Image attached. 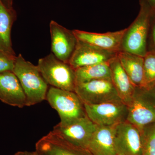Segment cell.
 Here are the masks:
<instances>
[{
  "instance_id": "e0dca14e",
  "label": "cell",
  "mask_w": 155,
  "mask_h": 155,
  "mask_svg": "<svg viewBox=\"0 0 155 155\" xmlns=\"http://www.w3.org/2000/svg\"><path fill=\"white\" fill-rule=\"evenodd\" d=\"M117 56L122 68L135 87H143V57L121 51Z\"/></svg>"
},
{
  "instance_id": "44dd1931",
  "label": "cell",
  "mask_w": 155,
  "mask_h": 155,
  "mask_svg": "<svg viewBox=\"0 0 155 155\" xmlns=\"http://www.w3.org/2000/svg\"><path fill=\"white\" fill-rule=\"evenodd\" d=\"M141 132L142 155H155V123L143 127Z\"/></svg>"
},
{
  "instance_id": "4fadbf2b",
  "label": "cell",
  "mask_w": 155,
  "mask_h": 155,
  "mask_svg": "<svg viewBox=\"0 0 155 155\" xmlns=\"http://www.w3.org/2000/svg\"><path fill=\"white\" fill-rule=\"evenodd\" d=\"M0 101L9 105L20 108L26 106L25 93L13 72L0 73Z\"/></svg>"
},
{
  "instance_id": "52a82bcc",
  "label": "cell",
  "mask_w": 155,
  "mask_h": 155,
  "mask_svg": "<svg viewBox=\"0 0 155 155\" xmlns=\"http://www.w3.org/2000/svg\"><path fill=\"white\" fill-rule=\"evenodd\" d=\"M75 92L83 104H86L122 101L111 79H99L76 84Z\"/></svg>"
},
{
  "instance_id": "4316f807",
  "label": "cell",
  "mask_w": 155,
  "mask_h": 155,
  "mask_svg": "<svg viewBox=\"0 0 155 155\" xmlns=\"http://www.w3.org/2000/svg\"><path fill=\"white\" fill-rule=\"evenodd\" d=\"M116 155H125L123 154L120 153H117V154Z\"/></svg>"
},
{
  "instance_id": "ffe728a7",
  "label": "cell",
  "mask_w": 155,
  "mask_h": 155,
  "mask_svg": "<svg viewBox=\"0 0 155 155\" xmlns=\"http://www.w3.org/2000/svg\"><path fill=\"white\" fill-rule=\"evenodd\" d=\"M155 86V51L147 52L143 57V87Z\"/></svg>"
},
{
  "instance_id": "9c48e42d",
  "label": "cell",
  "mask_w": 155,
  "mask_h": 155,
  "mask_svg": "<svg viewBox=\"0 0 155 155\" xmlns=\"http://www.w3.org/2000/svg\"><path fill=\"white\" fill-rule=\"evenodd\" d=\"M50 31L52 53L59 60L69 63L78 42L73 31L69 30L54 20L50 22Z\"/></svg>"
},
{
  "instance_id": "277c9868",
  "label": "cell",
  "mask_w": 155,
  "mask_h": 155,
  "mask_svg": "<svg viewBox=\"0 0 155 155\" xmlns=\"http://www.w3.org/2000/svg\"><path fill=\"white\" fill-rule=\"evenodd\" d=\"M127 106V121L140 130L147 125L155 123V86L149 88L135 87Z\"/></svg>"
},
{
  "instance_id": "3957f363",
  "label": "cell",
  "mask_w": 155,
  "mask_h": 155,
  "mask_svg": "<svg viewBox=\"0 0 155 155\" xmlns=\"http://www.w3.org/2000/svg\"><path fill=\"white\" fill-rule=\"evenodd\" d=\"M37 67L48 84L64 90L75 92V69L58 59L52 53L41 58Z\"/></svg>"
},
{
  "instance_id": "8fae6325",
  "label": "cell",
  "mask_w": 155,
  "mask_h": 155,
  "mask_svg": "<svg viewBox=\"0 0 155 155\" xmlns=\"http://www.w3.org/2000/svg\"><path fill=\"white\" fill-rule=\"evenodd\" d=\"M118 53L102 49L78 40L75 51L68 64L75 69L95 64L108 63L116 57Z\"/></svg>"
},
{
  "instance_id": "f1b7e54d",
  "label": "cell",
  "mask_w": 155,
  "mask_h": 155,
  "mask_svg": "<svg viewBox=\"0 0 155 155\" xmlns=\"http://www.w3.org/2000/svg\"><path fill=\"white\" fill-rule=\"evenodd\" d=\"M17 155H22V154L20 153V154H17Z\"/></svg>"
},
{
  "instance_id": "cb8c5ba5",
  "label": "cell",
  "mask_w": 155,
  "mask_h": 155,
  "mask_svg": "<svg viewBox=\"0 0 155 155\" xmlns=\"http://www.w3.org/2000/svg\"><path fill=\"white\" fill-rule=\"evenodd\" d=\"M151 7L155 8V0H147Z\"/></svg>"
},
{
  "instance_id": "d4e9b609",
  "label": "cell",
  "mask_w": 155,
  "mask_h": 155,
  "mask_svg": "<svg viewBox=\"0 0 155 155\" xmlns=\"http://www.w3.org/2000/svg\"><path fill=\"white\" fill-rule=\"evenodd\" d=\"M153 37L154 43L155 45V23L154 26L153 28Z\"/></svg>"
},
{
  "instance_id": "6da1fadb",
  "label": "cell",
  "mask_w": 155,
  "mask_h": 155,
  "mask_svg": "<svg viewBox=\"0 0 155 155\" xmlns=\"http://www.w3.org/2000/svg\"><path fill=\"white\" fill-rule=\"evenodd\" d=\"M13 72L25 93L26 106L34 105L46 100L48 84L37 66L26 61L21 54H19L16 56Z\"/></svg>"
},
{
  "instance_id": "5bb4252c",
  "label": "cell",
  "mask_w": 155,
  "mask_h": 155,
  "mask_svg": "<svg viewBox=\"0 0 155 155\" xmlns=\"http://www.w3.org/2000/svg\"><path fill=\"white\" fill-rule=\"evenodd\" d=\"M37 150L40 155H85L88 151L69 143L53 131L38 143Z\"/></svg>"
},
{
  "instance_id": "9a60e30c",
  "label": "cell",
  "mask_w": 155,
  "mask_h": 155,
  "mask_svg": "<svg viewBox=\"0 0 155 155\" xmlns=\"http://www.w3.org/2000/svg\"><path fill=\"white\" fill-rule=\"evenodd\" d=\"M116 126L97 125L87 149L93 155H116L117 153L115 140Z\"/></svg>"
},
{
  "instance_id": "d6986e66",
  "label": "cell",
  "mask_w": 155,
  "mask_h": 155,
  "mask_svg": "<svg viewBox=\"0 0 155 155\" xmlns=\"http://www.w3.org/2000/svg\"><path fill=\"white\" fill-rule=\"evenodd\" d=\"M109 63L95 64L75 69L76 84L99 79H111Z\"/></svg>"
},
{
  "instance_id": "5b68a950",
  "label": "cell",
  "mask_w": 155,
  "mask_h": 155,
  "mask_svg": "<svg viewBox=\"0 0 155 155\" xmlns=\"http://www.w3.org/2000/svg\"><path fill=\"white\" fill-rule=\"evenodd\" d=\"M150 8L144 1L140 2V11L135 20L126 29L121 51L143 57L145 55L147 52V35L151 11Z\"/></svg>"
},
{
  "instance_id": "2e32d148",
  "label": "cell",
  "mask_w": 155,
  "mask_h": 155,
  "mask_svg": "<svg viewBox=\"0 0 155 155\" xmlns=\"http://www.w3.org/2000/svg\"><path fill=\"white\" fill-rule=\"evenodd\" d=\"M109 65L112 83L120 99L127 105L132 97L135 87L122 68L117 55L110 61Z\"/></svg>"
},
{
  "instance_id": "7c38bea8",
  "label": "cell",
  "mask_w": 155,
  "mask_h": 155,
  "mask_svg": "<svg viewBox=\"0 0 155 155\" xmlns=\"http://www.w3.org/2000/svg\"><path fill=\"white\" fill-rule=\"evenodd\" d=\"M126 29L127 28L106 33H95L79 30L72 31L78 40L102 49L118 53L121 51L123 37Z\"/></svg>"
},
{
  "instance_id": "7a4b0ae2",
  "label": "cell",
  "mask_w": 155,
  "mask_h": 155,
  "mask_svg": "<svg viewBox=\"0 0 155 155\" xmlns=\"http://www.w3.org/2000/svg\"><path fill=\"white\" fill-rule=\"evenodd\" d=\"M46 100L58 112L60 125H69L87 116L84 104L75 92L51 86L48 89Z\"/></svg>"
},
{
  "instance_id": "484cf974",
  "label": "cell",
  "mask_w": 155,
  "mask_h": 155,
  "mask_svg": "<svg viewBox=\"0 0 155 155\" xmlns=\"http://www.w3.org/2000/svg\"><path fill=\"white\" fill-rule=\"evenodd\" d=\"M31 155H40L38 153H31Z\"/></svg>"
},
{
  "instance_id": "ba28073f",
  "label": "cell",
  "mask_w": 155,
  "mask_h": 155,
  "mask_svg": "<svg viewBox=\"0 0 155 155\" xmlns=\"http://www.w3.org/2000/svg\"><path fill=\"white\" fill-rule=\"evenodd\" d=\"M97 125L87 116L78 119L69 125H63L58 123L52 131L73 145L87 149L89 142Z\"/></svg>"
},
{
  "instance_id": "7402d4cb",
  "label": "cell",
  "mask_w": 155,
  "mask_h": 155,
  "mask_svg": "<svg viewBox=\"0 0 155 155\" xmlns=\"http://www.w3.org/2000/svg\"><path fill=\"white\" fill-rule=\"evenodd\" d=\"M16 56L0 49V73L13 72Z\"/></svg>"
},
{
  "instance_id": "ac0fdd59",
  "label": "cell",
  "mask_w": 155,
  "mask_h": 155,
  "mask_svg": "<svg viewBox=\"0 0 155 155\" xmlns=\"http://www.w3.org/2000/svg\"><path fill=\"white\" fill-rule=\"evenodd\" d=\"M16 16L13 10H10L0 0V49L13 55H16L12 47L11 31Z\"/></svg>"
},
{
  "instance_id": "83f0119b",
  "label": "cell",
  "mask_w": 155,
  "mask_h": 155,
  "mask_svg": "<svg viewBox=\"0 0 155 155\" xmlns=\"http://www.w3.org/2000/svg\"><path fill=\"white\" fill-rule=\"evenodd\" d=\"M22 155H31V153H26L25 154Z\"/></svg>"
},
{
  "instance_id": "30bf717a",
  "label": "cell",
  "mask_w": 155,
  "mask_h": 155,
  "mask_svg": "<svg viewBox=\"0 0 155 155\" xmlns=\"http://www.w3.org/2000/svg\"><path fill=\"white\" fill-rule=\"evenodd\" d=\"M115 145L117 153L125 155H142L141 130L127 121L116 125Z\"/></svg>"
},
{
  "instance_id": "8992f818",
  "label": "cell",
  "mask_w": 155,
  "mask_h": 155,
  "mask_svg": "<svg viewBox=\"0 0 155 155\" xmlns=\"http://www.w3.org/2000/svg\"><path fill=\"white\" fill-rule=\"evenodd\" d=\"M84 104L87 117L98 126H116L127 121L128 108L122 101Z\"/></svg>"
},
{
  "instance_id": "603a6c76",
  "label": "cell",
  "mask_w": 155,
  "mask_h": 155,
  "mask_svg": "<svg viewBox=\"0 0 155 155\" xmlns=\"http://www.w3.org/2000/svg\"><path fill=\"white\" fill-rule=\"evenodd\" d=\"M2 2L8 8L12 10V2H13V0H2Z\"/></svg>"
}]
</instances>
